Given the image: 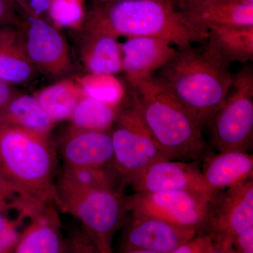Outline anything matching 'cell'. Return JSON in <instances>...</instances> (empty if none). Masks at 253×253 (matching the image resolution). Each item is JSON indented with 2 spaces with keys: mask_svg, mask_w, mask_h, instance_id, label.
I'll return each instance as SVG.
<instances>
[{
  "mask_svg": "<svg viewBox=\"0 0 253 253\" xmlns=\"http://www.w3.org/2000/svg\"><path fill=\"white\" fill-rule=\"evenodd\" d=\"M201 44L178 47L157 76L204 127L225 101L233 76L230 63L207 40Z\"/></svg>",
  "mask_w": 253,
  "mask_h": 253,
  "instance_id": "6da1fadb",
  "label": "cell"
},
{
  "mask_svg": "<svg viewBox=\"0 0 253 253\" xmlns=\"http://www.w3.org/2000/svg\"><path fill=\"white\" fill-rule=\"evenodd\" d=\"M129 96L158 147L174 161H199L206 151L202 126L157 76L126 80Z\"/></svg>",
  "mask_w": 253,
  "mask_h": 253,
  "instance_id": "7a4b0ae2",
  "label": "cell"
},
{
  "mask_svg": "<svg viewBox=\"0 0 253 253\" xmlns=\"http://www.w3.org/2000/svg\"><path fill=\"white\" fill-rule=\"evenodd\" d=\"M57 154L50 136L0 126V174L14 199L61 210L54 179Z\"/></svg>",
  "mask_w": 253,
  "mask_h": 253,
  "instance_id": "3957f363",
  "label": "cell"
},
{
  "mask_svg": "<svg viewBox=\"0 0 253 253\" xmlns=\"http://www.w3.org/2000/svg\"><path fill=\"white\" fill-rule=\"evenodd\" d=\"M87 23V27L117 38L156 37L177 48L208 38V28L186 17L171 0H114L95 4Z\"/></svg>",
  "mask_w": 253,
  "mask_h": 253,
  "instance_id": "277c9868",
  "label": "cell"
},
{
  "mask_svg": "<svg viewBox=\"0 0 253 253\" xmlns=\"http://www.w3.org/2000/svg\"><path fill=\"white\" fill-rule=\"evenodd\" d=\"M61 211L81 221L97 253L112 252L113 236L126 212L125 196L111 189H80L56 185Z\"/></svg>",
  "mask_w": 253,
  "mask_h": 253,
  "instance_id": "5b68a950",
  "label": "cell"
},
{
  "mask_svg": "<svg viewBox=\"0 0 253 253\" xmlns=\"http://www.w3.org/2000/svg\"><path fill=\"white\" fill-rule=\"evenodd\" d=\"M120 106L111 129L113 146L111 167L123 185H130L151 165L168 159L158 147L135 104Z\"/></svg>",
  "mask_w": 253,
  "mask_h": 253,
  "instance_id": "8992f818",
  "label": "cell"
},
{
  "mask_svg": "<svg viewBox=\"0 0 253 253\" xmlns=\"http://www.w3.org/2000/svg\"><path fill=\"white\" fill-rule=\"evenodd\" d=\"M212 144L218 152H247L253 145V73L243 68L233 76L225 101L211 120Z\"/></svg>",
  "mask_w": 253,
  "mask_h": 253,
  "instance_id": "52a82bcc",
  "label": "cell"
},
{
  "mask_svg": "<svg viewBox=\"0 0 253 253\" xmlns=\"http://www.w3.org/2000/svg\"><path fill=\"white\" fill-rule=\"evenodd\" d=\"M214 196L186 191L135 192L125 196V202L131 214L158 218L203 233Z\"/></svg>",
  "mask_w": 253,
  "mask_h": 253,
  "instance_id": "ba28073f",
  "label": "cell"
},
{
  "mask_svg": "<svg viewBox=\"0 0 253 253\" xmlns=\"http://www.w3.org/2000/svg\"><path fill=\"white\" fill-rule=\"evenodd\" d=\"M253 227V179L214 195L204 232L213 236L219 253H234L235 236Z\"/></svg>",
  "mask_w": 253,
  "mask_h": 253,
  "instance_id": "9c48e42d",
  "label": "cell"
},
{
  "mask_svg": "<svg viewBox=\"0 0 253 253\" xmlns=\"http://www.w3.org/2000/svg\"><path fill=\"white\" fill-rule=\"evenodd\" d=\"M27 16L23 36L24 49L35 67L51 77L67 72L71 66L69 50L62 35L42 17Z\"/></svg>",
  "mask_w": 253,
  "mask_h": 253,
  "instance_id": "30bf717a",
  "label": "cell"
},
{
  "mask_svg": "<svg viewBox=\"0 0 253 253\" xmlns=\"http://www.w3.org/2000/svg\"><path fill=\"white\" fill-rule=\"evenodd\" d=\"M131 217L123 234V253H174L198 233L158 218Z\"/></svg>",
  "mask_w": 253,
  "mask_h": 253,
  "instance_id": "8fae6325",
  "label": "cell"
},
{
  "mask_svg": "<svg viewBox=\"0 0 253 253\" xmlns=\"http://www.w3.org/2000/svg\"><path fill=\"white\" fill-rule=\"evenodd\" d=\"M130 186L135 192L186 191L214 196L205 183L201 169L195 161H158L147 168Z\"/></svg>",
  "mask_w": 253,
  "mask_h": 253,
  "instance_id": "7c38bea8",
  "label": "cell"
},
{
  "mask_svg": "<svg viewBox=\"0 0 253 253\" xmlns=\"http://www.w3.org/2000/svg\"><path fill=\"white\" fill-rule=\"evenodd\" d=\"M60 153L66 166H110L113 159L111 131L84 130L71 126L61 141Z\"/></svg>",
  "mask_w": 253,
  "mask_h": 253,
  "instance_id": "4fadbf2b",
  "label": "cell"
},
{
  "mask_svg": "<svg viewBox=\"0 0 253 253\" xmlns=\"http://www.w3.org/2000/svg\"><path fill=\"white\" fill-rule=\"evenodd\" d=\"M30 224L20 234L16 253H59L66 252L58 213L54 205L29 208L24 212Z\"/></svg>",
  "mask_w": 253,
  "mask_h": 253,
  "instance_id": "5bb4252c",
  "label": "cell"
},
{
  "mask_svg": "<svg viewBox=\"0 0 253 253\" xmlns=\"http://www.w3.org/2000/svg\"><path fill=\"white\" fill-rule=\"evenodd\" d=\"M172 44L156 37H129L121 44L123 71L126 79L149 77L175 54Z\"/></svg>",
  "mask_w": 253,
  "mask_h": 253,
  "instance_id": "9a60e30c",
  "label": "cell"
},
{
  "mask_svg": "<svg viewBox=\"0 0 253 253\" xmlns=\"http://www.w3.org/2000/svg\"><path fill=\"white\" fill-rule=\"evenodd\" d=\"M179 10L206 27L209 24L253 26V4L238 0H183Z\"/></svg>",
  "mask_w": 253,
  "mask_h": 253,
  "instance_id": "2e32d148",
  "label": "cell"
},
{
  "mask_svg": "<svg viewBox=\"0 0 253 253\" xmlns=\"http://www.w3.org/2000/svg\"><path fill=\"white\" fill-rule=\"evenodd\" d=\"M201 173L208 189L215 195L253 179V155L241 151H221L206 159Z\"/></svg>",
  "mask_w": 253,
  "mask_h": 253,
  "instance_id": "e0dca14e",
  "label": "cell"
},
{
  "mask_svg": "<svg viewBox=\"0 0 253 253\" xmlns=\"http://www.w3.org/2000/svg\"><path fill=\"white\" fill-rule=\"evenodd\" d=\"M82 59L89 73L115 75L123 71L121 45L117 37L86 26Z\"/></svg>",
  "mask_w": 253,
  "mask_h": 253,
  "instance_id": "ac0fdd59",
  "label": "cell"
},
{
  "mask_svg": "<svg viewBox=\"0 0 253 253\" xmlns=\"http://www.w3.org/2000/svg\"><path fill=\"white\" fill-rule=\"evenodd\" d=\"M54 124L34 95L17 93L0 107V126L50 136Z\"/></svg>",
  "mask_w": 253,
  "mask_h": 253,
  "instance_id": "d6986e66",
  "label": "cell"
},
{
  "mask_svg": "<svg viewBox=\"0 0 253 253\" xmlns=\"http://www.w3.org/2000/svg\"><path fill=\"white\" fill-rule=\"evenodd\" d=\"M207 41L229 63H246L253 58V26L209 24Z\"/></svg>",
  "mask_w": 253,
  "mask_h": 253,
  "instance_id": "ffe728a7",
  "label": "cell"
},
{
  "mask_svg": "<svg viewBox=\"0 0 253 253\" xmlns=\"http://www.w3.org/2000/svg\"><path fill=\"white\" fill-rule=\"evenodd\" d=\"M53 123L70 120L78 101L84 96L76 81L63 80L34 94Z\"/></svg>",
  "mask_w": 253,
  "mask_h": 253,
  "instance_id": "44dd1931",
  "label": "cell"
},
{
  "mask_svg": "<svg viewBox=\"0 0 253 253\" xmlns=\"http://www.w3.org/2000/svg\"><path fill=\"white\" fill-rule=\"evenodd\" d=\"M35 69L20 33L13 30L0 44V81L10 84H23L33 78Z\"/></svg>",
  "mask_w": 253,
  "mask_h": 253,
  "instance_id": "7402d4cb",
  "label": "cell"
},
{
  "mask_svg": "<svg viewBox=\"0 0 253 253\" xmlns=\"http://www.w3.org/2000/svg\"><path fill=\"white\" fill-rule=\"evenodd\" d=\"M56 185L80 189H111L122 191L123 185L111 165L103 167H70L64 166Z\"/></svg>",
  "mask_w": 253,
  "mask_h": 253,
  "instance_id": "603a6c76",
  "label": "cell"
},
{
  "mask_svg": "<svg viewBox=\"0 0 253 253\" xmlns=\"http://www.w3.org/2000/svg\"><path fill=\"white\" fill-rule=\"evenodd\" d=\"M120 106H113L84 95L73 110L70 120L72 126L78 129L111 131Z\"/></svg>",
  "mask_w": 253,
  "mask_h": 253,
  "instance_id": "cb8c5ba5",
  "label": "cell"
},
{
  "mask_svg": "<svg viewBox=\"0 0 253 253\" xmlns=\"http://www.w3.org/2000/svg\"><path fill=\"white\" fill-rule=\"evenodd\" d=\"M83 94L89 97L120 106L126 99L124 86L113 75L89 73L76 80Z\"/></svg>",
  "mask_w": 253,
  "mask_h": 253,
  "instance_id": "d4e9b609",
  "label": "cell"
},
{
  "mask_svg": "<svg viewBox=\"0 0 253 253\" xmlns=\"http://www.w3.org/2000/svg\"><path fill=\"white\" fill-rule=\"evenodd\" d=\"M48 15L58 26L76 27L84 18L83 0H51Z\"/></svg>",
  "mask_w": 253,
  "mask_h": 253,
  "instance_id": "484cf974",
  "label": "cell"
},
{
  "mask_svg": "<svg viewBox=\"0 0 253 253\" xmlns=\"http://www.w3.org/2000/svg\"><path fill=\"white\" fill-rule=\"evenodd\" d=\"M25 218L20 214L15 219L5 217L3 214L0 215V253H14L21 234L18 226Z\"/></svg>",
  "mask_w": 253,
  "mask_h": 253,
  "instance_id": "4316f807",
  "label": "cell"
},
{
  "mask_svg": "<svg viewBox=\"0 0 253 253\" xmlns=\"http://www.w3.org/2000/svg\"><path fill=\"white\" fill-rule=\"evenodd\" d=\"M174 253H219L213 236L210 233H198Z\"/></svg>",
  "mask_w": 253,
  "mask_h": 253,
  "instance_id": "83f0119b",
  "label": "cell"
},
{
  "mask_svg": "<svg viewBox=\"0 0 253 253\" xmlns=\"http://www.w3.org/2000/svg\"><path fill=\"white\" fill-rule=\"evenodd\" d=\"M51 0H23L22 2L16 4L25 14L35 15L42 17L43 15L48 14Z\"/></svg>",
  "mask_w": 253,
  "mask_h": 253,
  "instance_id": "f1b7e54d",
  "label": "cell"
},
{
  "mask_svg": "<svg viewBox=\"0 0 253 253\" xmlns=\"http://www.w3.org/2000/svg\"><path fill=\"white\" fill-rule=\"evenodd\" d=\"M234 253H253V227L240 233L233 240Z\"/></svg>",
  "mask_w": 253,
  "mask_h": 253,
  "instance_id": "f546056e",
  "label": "cell"
},
{
  "mask_svg": "<svg viewBox=\"0 0 253 253\" xmlns=\"http://www.w3.org/2000/svg\"><path fill=\"white\" fill-rule=\"evenodd\" d=\"M70 246L69 250L75 253H97L92 240L84 229L83 232L74 236Z\"/></svg>",
  "mask_w": 253,
  "mask_h": 253,
  "instance_id": "4dcf8cb0",
  "label": "cell"
},
{
  "mask_svg": "<svg viewBox=\"0 0 253 253\" xmlns=\"http://www.w3.org/2000/svg\"><path fill=\"white\" fill-rule=\"evenodd\" d=\"M17 6L12 0H0V25H9L16 23Z\"/></svg>",
  "mask_w": 253,
  "mask_h": 253,
  "instance_id": "1f68e13d",
  "label": "cell"
},
{
  "mask_svg": "<svg viewBox=\"0 0 253 253\" xmlns=\"http://www.w3.org/2000/svg\"><path fill=\"white\" fill-rule=\"evenodd\" d=\"M14 197L15 194L11 186L0 174V215L9 210L10 201Z\"/></svg>",
  "mask_w": 253,
  "mask_h": 253,
  "instance_id": "d6a6232c",
  "label": "cell"
},
{
  "mask_svg": "<svg viewBox=\"0 0 253 253\" xmlns=\"http://www.w3.org/2000/svg\"><path fill=\"white\" fill-rule=\"evenodd\" d=\"M11 84L0 81V107L6 104L15 94H17Z\"/></svg>",
  "mask_w": 253,
  "mask_h": 253,
  "instance_id": "836d02e7",
  "label": "cell"
},
{
  "mask_svg": "<svg viewBox=\"0 0 253 253\" xmlns=\"http://www.w3.org/2000/svg\"><path fill=\"white\" fill-rule=\"evenodd\" d=\"M13 29L9 28H1L0 29V44L6 40V38L11 34Z\"/></svg>",
  "mask_w": 253,
  "mask_h": 253,
  "instance_id": "e575fe53",
  "label": "cell"
},
{
  "mask_svg": "<svg viewBox=\"0 0 253 253\" xmlns=\"http://www.w3.org/2000/svg\"><path fill=\"white\" fill-rule=\"evenodd\" d=\"M172 1L173 4L176 9H179V6H181V3H182L183 0H171Z\"/></svg>",
  "mask_w": 253,
  "mask_h": 253,
  "instance_id": "d590c367",
  "label": "cell"
},
{
  "mask_svg": "<svg viewBox=\"0 0 253 253\" xmlns=\"http://www.w3.org/2000/svg\"><path fill=\"white\" fill-rule=\"evenodd\" d=\"M114 1V0H94L95 4H105V3L110 2V1Z\"/></svg>",
  "mask_w": 253,
  "mask_h": 253,
  "instance_id": "8d00e7d4",
  "label": "cell"
},
{
  "mask_svg": "<svg viewBox=\"0 0 253 253\" xmlns=\"http://www.w3.org/2000/svg\"><path fill=\"white\" fill-rule=\"evenodd\" d=\"M238 1H243V2L249 3V4H253V0H238Z\"/></svg>",
  "mask_w": 253,
  "mask_h": 253,
  "instance_id": "74e56055",
  "label": "cell"
},
{
  "mask_svg": "<svg viewBox=\"0 0 253 253\" xmlns=\"http://www.w3.org/2000/svg\"><path fill=\"white\" fill-rule=\"evenodd\" d=\"M12 1H14V4H16H16H19V3L22 2L23 0H12Z\"/></svg>",
  "mask_w": 253,
  "mask_h": 253,
  "instance_id": "f35d334b",
  "label": "cell"
}]
</instances>
